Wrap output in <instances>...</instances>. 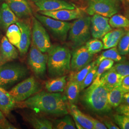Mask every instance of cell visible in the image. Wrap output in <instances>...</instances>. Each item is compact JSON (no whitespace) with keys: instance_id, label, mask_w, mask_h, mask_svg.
Here are the masks:
<instances>
[{"instance_id":"obj_1","label":"cell","mask_w":129,"mask_h":129,"mask_svg":"<svg viewBox=\"0 0 129 129\" xmlns=\"http://www.w3.org/2000/svg\"><path fill=\"white\" fill-rule=\"evenodd\" d=\"M17 106L28 108L37 113L57 116L69 113L67 98L57 92L39 91L23 102L17 103Z\"/></svg>"},{"instance_id":"obj_2","label":"cell","mask_w":129,"mask_h":129,"mask_svg":"<svg viewBox=\"0 0 129 129\" xmlns=\"http://www.w3.org/2000/svg\"><path fill=\"white\" fill-rule=\"evenodd\" d=\"M109 91L100 80H94L85 89L81 96V100L88 109L97 113L109 112L112 107L108 102Z\"/></svg>"},{"instance_id":"obj_3","label":"cell","mask_w":129,"mask_h":129,"mask_svg":"<svg viewBox=\"0 0 129 129\" xmlns=\"http://www.w3.org/2000/svg\"><path fill=\"white\" fill-rule=\"evenodd\" d=\"M71 58L70 51L68 47L52 46L48 52L47 62L48 74L51 78L68 74L70 71Z\"/></svg>"},{"instance_id":"obj_4","label":"cell","mask_w":129,"mask_h":129,"mask_svg":"<svg viewBox=\"0 0 129 129\" xmlns=\"http://www.w3.org/2000/svg\"><path fill=\"white\" fill-rule=\"evenodd\" d=\"M91 17L84 15L76 19L69 29V40L73 48L82 46L91 37Z\"/></svg>"},{"instance_id":"obj_5","label":"cell","mask_w":129,"mask_h":129,"mask_svg":"<svg viewBox=\"0 0 129 129\" xmlns=\"http://www.w3.org/2000/svg\"><path fill=\"white\" fill-rule=\"evenodd\" d=\"M29 73L27 67L18 63H6L0 66V86L9 87L24 78Z\"/></svg>"},{"instance_id":"obj_6","label":"cell","mask_w":129,"mask_h":129,"mask_svg":"<svg viewBox=\"0 0 129 129\" xmlns=\"http://www.w3.org/2000/svg\"><path fill=\"white\" fill-rule=\"evenodd\" d=\"M42 87L36 78L31 76L14 86L9 92L16 103L23 102L40 91Z\"/></svg>"},{"instance_id":"obj_7","label":"cell","mask_w":129,"mask_h":129,"mask_svg":"<svg viewBox=\"0 0 129 129\" xmlns=\"http://www.w3.org/2000/svg\"><path fill=\"white\" fill-rule=\"evenodd\" d=\"M35 17L48 29L55 39L65 41L71 25V23L52 18L41 14H36Z\"/></svg>"},{"instance_id":"obj_8","label":"cell","mask_w":129,"mask_h":129,"mask_svg":"<svg viewBox=\"0 0 129 129\" xmlns=\"http://www.w3.org/2000/svg\"><path fill=\"white\" fill-rule=\"evenodd\" d=\"M27 64L35 76L44 79L46 75L47 55L42 52L32 43L27 56Z\"/></svg>"},{"instance_id":"obj_9","label":"cell","mask_w":129,"mask_h":129,"mask_svg":"<svg viewBox=\"0 0 129 129\" xmlns=\"http://www.w3.org/2000/svg\"><path fill=\"white\" fill-rule=\"evenodd\" d=\"M120 8L117 0H88L86 11L89 15L97 14L109 18L117 14Z\"/></svg>"},{"instance_id":"obj_10","label":"cell","mask_w":129,"mask_h":129,"mask_svg":"<svg viewBox=\"0 0 129 129\" xmlns=\"http://www.w3.org/2000/svg\"><path fill=\"white\" fill-rule=\"evenodd\" d=\"M32 43L43 53L48 52L52 46L50 38L41 23L35 17H33Z\"/></svg>"},{"instance_id":"obj_11","label":"cell","mask_w":129,"mask_h":129,"mask_svg":"<svg viewBox=\"0 0 129 129\" xmlns=\"http://www.w3.org/2000/svg\"><path fill=\"white\" fill-rule=\"evenodd\" d=\"M93 55L90 54L85 46L76 48L72 54L70 61V71L77 72L89 64L92 61Z\"/></svg>"},{"instance_id":"obj_12","label":"cell","mask_w":129,"mask_h":129,"mask_svg":"<svg viewBox=\"0 0 129 129\" xmlns=\"http://www.w3.org/2000/svg\"><path fill=\"white\" fill-rule=\"evenodd\" d=\"M112 30L109 24V19L99 14H95L91 18L90 31L94 38L101 39L107 33Z\"/></svg>"},{"instance_id":"obj_13","label":"cell","mask_w":129,"mask_h":129,"mask_svg":"<svg viewBox=\"0 0 129 129\" xmlns=\"http://www.w3.org/2000/svg\"><path fill=\"white\" fill-rule=\"evenodd\" d=\"M40 14L62 21L79 18L85 15V12L79 8L62 9L53 11H40Z\"/></svg>"},{"instance_id":"obj_14","label":"cell","mask_w":129,"mask_h":129,"mask_svg":"<svg viewBox=\"0 0 129 129\" xmlns=\"http://www.w3.org/2000/svg\"><path fill=\"white\" fill-rule=\"evenodd\" d=\"M40 11L74 9L75 6L64 0H32Z\"/></svg>"},{"instance_id":"obj_15","label":"cell","mask_w":129,"mask_h":129,"mask_svg":"<svg viewBox=\"0 0 129 129\" xmlns=\"http://www.w3.org/2000/svg\"><path fill=\"white\" fill-rule=\"evenodd\" d=\"M18 57V52L16 48L6 37H3L0 42V66L16 60Z\"/></svg>"},{"instance_id":"obj_16","label":"cell","mask_w":129,"mask_h":129,"mask_svg":"<svg viewBox=\"0 0 129 129\" xmlns=\"http://www.w3.org/2000/svg\"><path fill=\"white\" fill-rule=\"evenodd\" d=\"M16 24L21 31V39L18 46L20 55L22 56L25 55L27 53L31 44L32 30L30 24L24 21H18Z\"/></svg>"},{"instance_id":"obj_17","label":"cell","mask_w":129,"mask_h":129,"mask_svg":"<svg viewBox=\"0 0 129 129\" xmlns=\"http://www.w3.org/2000/svg\"><path fill=\"white\" fill-rule=\"evenodd\" d=\"M6 3L18 18L32 15V10L27 0H6Z\"/></svg>"},{"instance_id":"obj_18","label":"cell","mask_w":129,"mask_h":129,"mask_svg":"<svg viewBox=\"0 0 129 129\" xmlns=\"http://www.w3.org/2000/svg\"><path fill=\"white\" fill-rule=\"evenodd\" d=\"M18 21V18L8 4L3 3L0 8V28L4 31L7 30L11 25L16 23Z\"/></svg>"},{"instance_id":"obj_19","label":"cell","mask_w":129,"mask_h":129,"mask_svg":"<svg viewBox=\"0 0 129 129\" xmlns=\"http://www.w3.org/2000/svg\"><path fill=\"white\" fill-rule=\"evenodd\" d=\"M68 109L71 115L73 117L74 121L78 123L83 129H94L93 125L89 116L84 114L75 104H69Z\"/></svg>"},{"instance_id":"obj_20","label":"cell","mask_w":129,"mask_h":129,"mask_svg":"<svg viewBox=\"0 0 129 129\" xmlns=\"http://www.w3.org/2000/svg\"><path fill=\"white\" fill-rule=\"evenodd\" d=\"M123 77L124 76L110 69L102 74L100 80L110 91L120 85Z\"/></svg>"},{"instance_id":"obj_21","label":"cell","mask_w":129,"mask_h":129,"mask_svg":"<svg viewBox=\"0 0 129 129\" xmlns=\"http://www.w3.org/2000/svg\"><path fill=\"white\" fill-rule=\"evenodd\" d=\"M125 31L126 30L123 29L117 28L107 33L102 38L103 49H108L113 47H116Z\"/></svg>"},{"instance_id":"obj_22","label":"cell","mask_w":129,"mask_h":129,"mask_svg":"<svg viewBox=\"0 0 129 129\" xmlns=\"http://www.w3.org/2000/svg\"><path fill=\"white\" fill-rule=\"evenodd\" d=\"M17 103L10 94L9 92L0 86V106L2 112L8 114L16 107Z\"/></svg>"},{"instance_id":"obj_23","label":"cell","mask_w":129,"mask_h":129,"mask_svg":"<svg viewBox=\"0 0 129 129\" xmlns=\"http://www.w3.org/2000/svg\"><path fill=\"white\" fill-rule=\"evenodd\" d=\"M66 75L55 77L47 80L45 83V88L50 92H62L67 83Z\"/></svg>"},{"instance_id":"obj_24","label":"cell","mask_w":129,"mask_h":129,"mask_svg":"<svg viewBox=\"0 0 129 129\" xmlns=\"http://www.w3.org/2000/svg\"><path fill=\"white\" fill-rule=\"evenodd\" d=\"M64 89L65 96L69 104H76L78 102L80 91V85L73 80H69Z\"/></svg>"},{"instance_id":"obj_25","label":"cell","mask_w":129,"mask_h":129,"mask_svg":"<svg viewBox=\"0 0 129 129\" xmlns=\"http://www.w3.org/2000/svg\"><path fill=\"white\" fill-rule=\"evenodd\" d=\"M25 119L34 129H52L53 128V123L44 117L29 115L26 116Z\"/></svg>"},{"instance_id":"obj_26","label":"cell","mask_w":129,"mask_h":129,"mask_svg":"<svg viewBox=\"0 0 129 129\" xmlns=\"http://www.w3.org/2000/svg\"><path fill=\"white\" fill-rule=\"evenodd\" d=\"M125 93L120 85L110 90L108 93V102L112 108H116L122 103Z\"/></svg>"},{"instance_id":"obj_27","label":"cell","mask_w":129,"mask_h":129,"mask_svg":"<svg viewBox=\"0 0 129 129\" xmlns=\"http://www.w3.org/2000/svg\"><path fill=\"white\" fill-rule=\"evenodd\" d=\"M105 59H110L117 62H120L124 60V58L120 55L116 47H112L102 52L96 60V64L98 66L101 61Z\"/></svg>"},{"instance_id":"obj_28","label":"cell","mask_w":129,"mask_h":129,"mask_svg":"<svg viewBox=\"0 0 129 129\" xmlns=\"http://www.w3.org/2000/svg\"><path fill=\"white\" fill-rule=\"evenodd\" d=\"M96 64V61L91 62L89 64L77 72H72L69 75V80H73L78 83L80 85L87 75Z\"/></svg>"},{"instance_id":"obj_29","label":"cell","mask_w":129,"mask_h":129,"mask_svg":"<svg viewBox=\"0 0 129 129\" xmlns=\"http://www.w3.org/2000/svg\"><path fill=\"white\" fill-rule=\"evenodd\" d=\"M21 35L20 29L16 23L11 25L6 30V37L9 41L16 47L18 46L20 43Z\"/></svg>"},{"instance_id":"obj_30","label":"cell","mask_w":129,"mask_h":129,"mask_svg":"<svg viewBox=\"0 0 129 129\" xmlns=\"http://www.w3.org/2000/svg\"><path fill=\"white\" fill-rule=\"evenodd\" d=\"M53 129H75L76 127L72 118L67 114L63 118L55 120L53 123Z\"/></svg>"},{"instance_id":"obj_31","label":"cell","mask_w":129,"mask_h":129,"mask_svg":"<svg viewBox=\"0 0 129 129\" xmlns=\"http://www.w3.org/2000/svg\"><path fill=\"white\" fill-rule=\"evenodd\" d=\"M111 27L115 28H124L129 30V20L121 14H114L109 20Z\"/></svg>"},{"instance_id":"obj_32","label":"cell","mask_w":129,"mask_h":129,"mask_svg":"<svg viewBox=\"0 0 129 129\" xmlns=\"http://www.w3.org/2000/svg\"><path fill=\"white\" fill-rule=\"evenodd\" d=\"M121 55H127L129 53V30L126 31L120 39L117 48Z\"/></svg>"},{"instance_id":"obj_33","label":"cell","mask_w":129,"mask_h":129,"mask_svg":"<svg viewBox=\"0 0 129 129\" xmlns=\"http://www.w3.org/2000/svg\"><path fill=\"white\" fill-rule=\"evenodd\" d=\"M85 46L88 52L93 55L101 52L103 49V43L97 38L89 39L86 42Z\"/></svg>"},{"instance_id":"obj_34","label":"cell","mask_w":129,"mask_h":129,"mask_svg":"<svg viewBox=\"0 0 129 129\" xmlns=\"http://www.w3.org/2000/svg\"><path fill=\"white\" fill-rule=\"evenodd\" d=\"M114 61L110 59H105L98 64L96 76L95 80H100L102 74L111 69L114 64Z\"/></svg>"},{"instance_id":"obj_35","label":"cell","mask_w":129,"mask_h":129,"mask_svg":"<svg viewBox=\"0 0 129 129\" xmlns=\"http://www.w3.org/2000/svg\"><path fill=\"white\" fill-rule=\"evenodd\" d=\"M98 67V65L95 64V66L87 75L86 77L84 78L80 85V91H82L86 88H88V86H89L93 83L96 78Z\"/></svg>"},{"instance_id":"obj_36","label":"cell","mask_w":129,"mask_h":129,"mask_svg":"<svg viewBox=\"0 0 129 129\" xmlns=\"http://www.w3.org/2000/svg\"><path fill=\"white\" fill-rule=\"evenodd\" d=\"M111 69L123 76H129V62H120L113 66Z\"/></svg>"},{"instance_id":"obj_37","label":"cell","mask_w":129,"mask_h":129,"mask_svg":"<svg viewBox=\"0 0 129 129\" xmlns=\"http://www.w3.org/2000/svg\"><path fill=\"white\" fill-rule=\"evenodd\" d=\"M113 117L120 129H129V118L128 117L118 113L114 114Z\"/></svg>"},{"instance_id":"obj_38","label":"cell","mask_w":129,"mask_h":129,"mask_svg":"<svg viewBox=\"0 0 129 129\" xmlns=\"http://www.w3.org/2000/svg\"><path fill=\"white\" fill-rule=\"evenodd\" d=\"M116 111L118 114L126 116L129 118V105L127 104H120L116 108Z\"/></svg>"},{"instance_id":"obj_39","label":"cell","mask_w":129,"mask_h":129,"mask_svg":"<svg viewBox=\"0 0 129 129\" xmlns=\"http://www.w3.org/2000/svg\"><path fill=\"white\" fill-rule=\"evenodd\" d=\"M120 86L125 93L129 92V76L123 78Z\"/></svg>"},{"instance_id":"obj_40","label":"cell","mask_w":129,"mask_h":129,"mask_svg":"<svg viewBox=\"0 0 129 129\" xmlns=\"http://www.w3.org/2000/svg\"><path fill=\"white\" fill-rule=\"evenodd\" d=\"M90 117V120L92 121L94 129H107V128L104 123H103L99 120H96L93 118L92 117Z\"/></svg>"},{"instance_id":"obj_41","label":"cell","mask_w":129,"mask_h":129,"mask_svg":"<svg viewBox=\"0 0 129 129\" xmlns=\"http://www.w3.org/2000/svg\"><path fill=\"white\" fill-rule=\"evenodd\" d=\"M104 124L106 126L107 129H119L120 128L115 124L112 121L109 120H103Z\"/></svg>"},{"instance_id":"obj_42","label":"cell","mask_w":129,"mask_h":129,"mask_svg":"<svg viewBox=\"0 0 129 129\" xmlns=\"http://www.w3.org/2000/svg\"><path fill=\"white\" fill-rule=\"evenodd\" d=\"M121 103L129 105V92H126L124 94Z\"/></svg>"},{"instance_id":"obj_43","label":"cell","mask_w":129,"mask_h":129,"mask_svg":"<svg viewBox=\"0 0 129 129\" xmlns=\"http://www.w3.org/2000/svg\"><path fill=\"white\" fill-rule=\"evenodd\" d=\"M5 116L4 115L3 112H2V111H0V121L5 120Z\"/></svg>"},{"instance_id":"obj_44","label":"cell","mask_w":129,"mask_h":129,"mask_svg":"<svg viewBox=\"0 0 129 129\" xmlns=\"http://www.w3.org/2000/svg\"><path fill=\"white\" fill-rule=\"evenodd\" d=\"M0 111H2V107L0 106Z\"/></svg>"},{"instance_id":"obj_45","label":"cell","mask_w":129,"mask_h":129,"mask_svg":"<svg viewBox=\"0 0 129 129\" xmlns=\"http://www.w3.org/2000/svg\"><path fill=\"white\" fill-rule=\"evenodd\" d=\"M126 1L128 4H129V0H126Z\"/></svg>"},{"instance_id":"obj_46","label":"cell","mask_w":129,"mask_h":129,"mask_svg":"<svg viewBox=\"0 0 129 129\" xmlns=\"http://www.w3.org/2000/svg\"><path fill=\"white\" fill-rule=\"evenodd\" d=\"M0 129H2V127H1V125L0 124Z\"/></svg>"},{"instance_id":"obj_47","label":"cell","mask_w":129,"mask_h":129,"mask_svg":"<svg viewBox=\"0 0 129 129\" xmlns=\"http://www.w3.org/2000/svg\"><path fill=\"white\" fill-rule=\"evenodd\" d=\"M117 1H118V0H117ZM119 1H122V0H119Z\"/></svg>"}]
</instances>
